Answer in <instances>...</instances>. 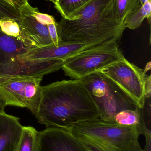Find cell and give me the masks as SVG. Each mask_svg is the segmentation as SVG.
<instances>
[{
	"instance_id": "cell-1",
	"label": "cell",
	"mask_w": 151,
	"mask_h": 151,
	"mask_svg": "<svg viewBox=\"0 0 151 151\" xmlns=\"http://www.w3.org/2000/svg\"><path fill=\"white\" fill-rule=\"evenodd\" d=\"M47 127L67 129L82 122L100 118L89 93L80 80H63L42 86V96L35 114Z\"/></svg>"
},
{
	"instance_id": "cell-2",
	"label": "cell",
	"mask_w": 151,
	"mask_h": 151,
	"mask_svg": "<svg viewBox=\"0 0 151 151\" xmlns=\"http://www.w3.org/2000/svg\"><path fill=\"white\" fill-rule=\"evenodd\" d=\"M115 0H90L79 10L57 23L62 42L101 45L118 42L126 27L117 19Z\"/></svg>"
},
{
	"instance_id": "cell-3",
	"label": "cell",
	"mask_w": 151,
	"mask_h": 151,
	"mask_svg": "<svg viewBox=\"0 0 151 151\" xmlns=\"http://www.w3.org/2000/svg\"><path fill=\"white\" fill-rule=\"evenodd\" d=\"M66 129L84 147L93 151H128L140 135L135 126L100 118L73 124Z\"/></svg>"
},
{
	"instance_id": "cell-4",
	"label": "cell",
	"mask_w": 151,
	"mask_h": 151,
	"mask_svg": "<svg viewBox=\"0 0 151 151\" xmlns=\"http://www.w3.org/2000/svg\"><path fill=\"white\" fill-rule=\"evenodd\" d=\"M95 105L100 119L114 122V116L126 110L138 107L134 100L113 81L100 72L80 79Z\"/></svg>"
},
{
	"instance_id": "cell-5",
	"label": "cell",
	"mask_w": 151,
	"mask_h": 151,
	"mask_svg": "<svg viewBox=\"0 0 151 151\" xmlns=\"http://www.w3.org/2000/svg\"><path fill=\"white\" fill-rule=\"evenodd\" d=\"M0 30V75H44L62 68V60L23 61L20 56L29 48Z\"/></svg>"
},
{
	"instance_id": "cell-6",
	"label": "cell",
	"mask_w": 151,
	"mask_h": 151,
	"mask_svg": "<svg viewBox=\"0 0 151 151\" xmlns=\"http://www.w3.org/2000/svg\"><path fill=\"white\" fill-rule=\"evenodd\" d=\"M125 58L118 42H112L83 51L66 59L61 69L71 79L79 80L99 72Z\"/></svg>"
},
{
	"instance_id": "cell-7",
	"label": "cell",
	"mask_w": 151,
	"mask_h": 151,
	"mask_svg": "<svg viewBox=\"0 0 151 151\" xmlns=\"http://www.w3.org/2000/svg\"><path fill=\"white\" fill-rule=\"evenodd\" d=\"M42 75H0V98L6 106L29 109L35 114L42 96Z\"/></svg>"
},
{
	"instance_id": "cell-8",
	"label": "cell",
	"mask_w": 151,
	"mask_h": 151,
	"mask_svg": "<svg viewBox=\"0 0 151 151\" xmlns=\"http://www.w3.org/2000/svg\"><path fill=\"white\" fill-rule=\"evenodd\" d=\"M99 72L113 81L134 100L138 107L144 108L146 99L144 82L147 76L144 70L125 58Z\"/></svg>"
},
{
	"instance_id": "cell-9",
	"label": "cell",
	"mask_w": 151,
	"mask_h": 151,
	"mask_svg": "<svg viewBox=\"0 0 151 151\" xmlns=\"http://www.w3.org/2000/svg\"><path fill=\"white\" fill-rule=\"evenodd\" d=\"M33 8L28 3L18 9L20 17L16 19L20 27L21 41L28 47H41L53 44L48 27L36 20Z\"/></svg>"
},
{
	"instance_id": "cell-10",
	"label": "cell",
	"mask_w": 151,
	"mask_h": 151,
	"mask_svg": "<svg viewBox=\"0 0 151 151\" xmlns=\"http://www.w3.org/2000/svg\"><path fill=\"white\" fill-rule=\"evenodd\" d=\"M99 46L101 45L62 42L58 46L52 44L41 47L29 48L25 54L20 56L19 59L23 61L50 60L64 61L81 52Z\"/></svg>"
},
{
	"instance_id": "cell-11",
	"label": "cell",
	"mask_w": 151,
	"mask_h": 151,
	"mask_svg": "<svg viewBox=\"0 0 151 151\" xmlns=\"http://www.w3.org/2000/svg\"><path fill=\"white\" fill-rule=\"evenodd\" d=\"M38 137L39 151H88L66 129L49 127Z\"/></svg>"
},
{
	"instance_id": "cell-12",
	"label": "cell",
	"mask_w": 151,
	"mask_h": 151,
	"mask_svg": "<svg viewBox=\"0 0 151 151\" xmlns=\"http://www.w3.org/2000/svg\"><path fill=\"white\" fill-rule=\"evenodd\" d=\"M23 127L19 118L0 114V151H17Z\"/></svg>"
},
{
	"instance_id": "cell-13",
	"label": "cell",
	"mask_w": 151,
	"mask_h": 151,
	"mask_svg": "<svg viewBox=\"0 0 151 151\" xmlns=\"http://www.w3.org/2000/svg\"><path fill=\"white\" fill-rule=\"evenodd\" d=\"M113 121L121 125L135 126L138 128L140 134L144 136L151 135V129L146 125L142 109L138 106L135 110H124L118 113L114 116Z\"/></svg>"
},
{
	"instance_id": "cell-14",
	"label": "cell",
	"mask_w": 151,
	"mask_h": 151,
	"mask_svg": "<svg viewBox=\"0 0 151 151\" xmlns=\"http://www.w3.org/2000/svg\"><path fill=\"white\" fill-rule=\"evenodd\" d=\"M151 16V0H147L126 17L124 24L126 28L135 30L142 25L145 19H147L150 23Z\"/></svg>"
},
{
	"instance_id": "cell-15",
	"label": "cell",
	"mask_w": 151,
	"mask_h": 151,
	"mask_svg": "<svg viewBox=\"0 0 151 151\" xmlns=\"http://www.w3.org/2000/svg\"><path fill=\"white\" fill-rule=\"evenodd\" d=\"M38 132L33 127H23L16 151H39Z\"/></svg>"
},
{
	"instance_id": "cell-16",
	"label": "cell",
	"mask_w": 151,
	"mask_h": 151,
	"mask_svg": "<svg viewBox=\"0 0 151 151\" xmlns=\"http://www.w3.org/2000/svg\"><path fill=\"white\" fill-rule=\"evenodd\" d=\"M90 0H59L55 7L62 18L66 19L68 16L79 10Z\"/></svg>"
},
{
	"instance_id": "cell-17",
	"label": "cell",
	"mask_w": 151,
	"mask_h": 151,
	"mask_svg": "<svg viewBox=\"0 0 151 151\" xmlns=\"http://www.w3.org/2000/svg\"><path fill=\"white\" fill-rule=\"evenodd\" d=\"M140 5V0H115L114 12L117 19L124 22L126 17Z\"/></svg>"
},
{
	"instance_id": "cell-18",
	"label": "cell",
	"mask_w": 151,
	"mask_h": 151,
	"mask_svg": "<svg viewBox=\"0 0 151 151\" xmlns=\"http://www.w3.org/2000/svg\"><path fill=\"white\" fill-rule=\"evenodd\" d=\"M0 30L8 36L21 41L20 27L17 19L5 17L0 20Z\"/></svg>"
},
{
	"instance_id": "cell-19",
	"label": "cell",
	"mask_w": 151,
	"mask_h": 151,
	"mask_svg": "<svg viewBox=\"0 0 151 151\" xmlns=\"http://www.w3.org/2000/svg\"><path fill=\"white\" fill-rule=\"evenodd\" d=\"M33 14L36 20L44 25L48 26L56 22L53 16L41 13L37 8H33Z\"/></svg>"
},
{
	"instance_id": "cell-20",
	"label": "cell",
	"mask_w": 151,
	"mask_h": 151,
	"mask_svg": "<svg viewBox=\"0 0 151 151\" xmlns=\"http://www.w3.org/2000/svg\"><path fill=\"white\" fill-rule=\"evenodd\" d=\"M19 17V11L12 9L0 1V20L5 17L17 19Z\"/></svg>"
},
{
	"instance_id": "cell-21",
	"label": "cell",
	"mask_w": 151,
	"mask_h": 151,
	"mask_svg": "<svg viewBox=\"0 0 151 151\" xmlns=\"http://www.w3.org/2000/svg\"><path fill=\"white\" fill-rule=\"evenodd\" d=\"M49 34L51 40L55 46H58L61 42L59 36L58 31L57 28V23L51 24L47 26Z\"/></svg>"
},
{
	"instance_id": "cell-22",
	"label": "cell",
	"mask_w": 151,
	"mask_h": 151,
	"mask_svg": "<svg viewBox=\"0 0 151 151\" xmlns=\"http://www.w3.org/2000/svg\"><path fill=\"white\" fill-rule=\"evenodd\" d=\"M144 95L145 98H150L151 95V76H148L145 78L144 86Z\"/></svg>"
},
{
	"instance_id": "cell-23",
	"label": "cell",
	"mask_w": 151,
	"mask_h": 151,
	"mask_svg": "<svg viewBox=\"0 0 151 151\" xmlns=\"http://www.w3.org/2000/svg\"><path fill=\"white\" fill-rule=\"evenodd\" d=\"M16 8L18 9L21 6H24L27 4L29 3L28 0H11Z\"/></svg>"
},
{
	"instance_id": "cell-24",
	"label": "cell",
	"mask_w": 151,
	"mask_h": 151,
	"mask_svg": "<svg viewBox=\"0 0 151 151\" xmlns=\"http://www.w3.org/2000/svg\"><path fill=\"white\" fill-rule=\"evenodd\" d=\"M145 145L143 151H151V135H146Z\"/></svg>"
},
{
	"instance_id": "cell-25",
	"label": "cell",
	"mask_w": 151,
	"mask_h": 151,
	"mask_svg": "<svg viewBox=\"0 0 151 151\" xmlns=\"http://www.w3.org/2000/svg\"><path fill=\"white\" fill-rule=\"evenodd\" d=\"M128 151H143V149L141 147L138 141H137L132 145Z\"/></svg>"
},
{
	"instance_id": "cell-26",
	"label": "cell",
	"mask_w": 151,
	"mask_h": 151,
	"mask_svg": "<svg viewBox=\"0 0 151 151\" xmlns=\"http://www.w3.org/2000/svg\"><path fill=\"white\" fill-rule=\"evenodd\" d=\"M0 1L2 3H3L4 4H5L6 6L11 9H12L14 10L18 11V10L14 6V4L12 3V2L11 0H0Z\"/></svg>"
},
{
	"instance_id": "cell-27",
	"label": "cell",
	"mask_w": 151,
	"mask_h": 151,
	"mask_svg": "<svg viewBox=\"0 0 151 151\" xmlns=\"http://www.w3.org/2000/svg\"><path fill=\"white\" fill-rule=\"evenodd\" d=\"M5 106H6V105L0 98V114L5 112L4 109H5Z\"/></svg>"
},
{
	"instance_id": "cell-28",
	"label": "cell",
	"mask_w": 151,
	"mask_h": 151,
	"mask_svg": "<svg viewBox=\"0 0 151 151\" xmlns=\"http://www.w3.org/2000/svg\"><path fill=\"white\" fill-rule=\"evenodd\" d=\"M151 62H149V63H147V64H146V66H145V69L144 70V72L145 73H146L148 71L150 70L151 69Z\"/></svg>"
},
{
	"instance_id": "cell-29",
	"label": "cell",
	"mask_w": 151,
	"mask_h": 151,
	"mask_svg": "<svg viewBox=\"0 0 151 151\" xmlns=\"http://www.w3.org/2000/svg\"><path fill=\"white\" fill-rule=\"evenodd\" d=\"M146 1H147V0H140V3H141V5L143 4Z\"/></svg>"
},
{
	"instance_id": "cell-30",
	"label": "cell",
	"mask_w": 151,
	"mask_h": 151,
	"mask_svg": "<svg viewBox=\"0 0 151 151\" xmlns=\"http://www.w3.org/2000/svg\"><path fill=\"white\" fill-rule=\"evenodd\" d=\"M47 1H50L52 2H53V3L54 4H56L57 3V0H47Z\"/></svg>"
},
{
	"instance_id": "cell-31",
	"label": "cell",
	"mask_w": 151,
	"mask_h": 151,
	"mask_svg": "<svg viewBox=\"0 0 151 151\" xmlns=\"http://www.w3.org/2000/svg\"><path fill=\"white\" fill-rule=\"evenodd\" d=\"M85 148H86V147H85ZM86 148V149H87V150L88 151H93L91 150H89V149H87V148Z\"/></svg>"
},
{
	"instance_id": "cell-32",
	"label": "cell",
	"mask_w": 151,
	"mask_h": 151,
	"mask_svg": "<svg viewBox=\"0 0 151 151\" xmlns=\"http://www.w3.org/2000/svg\"><path fill=\"white\" fill-rule=\"evenodd\" d=\"M59 1V0H57V1ZM58 2V1H57Z\"/></svg>"
}]
</instances>
